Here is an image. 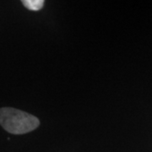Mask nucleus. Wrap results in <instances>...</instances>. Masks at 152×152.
<instances>
[{
	"label": "nucleus",
	"instance_id": "1",
	"mask_svg": "<svg viewBox=\"0 0 152 152\" xmlns=\"http://www.w3.org/2000/svg\"><path fill=\"white\" fill-rule=\"evenodd\" d=\"M0 124L13 134H24L35 130L40 125L37 117L13 107L0 108Z\"/></svg>",
	"mask_w": 152,
	"mask_h": 152
},
{
	"label": "nucleus",
	"instance_id": "2",
	"mask_svg": "<svg viewBox=\"0 0 152 152\" xmlns=\"http://www.w3.org/2000/svg\"><path fill=\"white\" fill-rule=\"evenodd\" d=\"M21 2L26 8L33 11H38L42 9L45 3L44 0H23Z\"/></svg>",
	"mask_w": 152,
	"mask_h": 152
}]
</instances>
